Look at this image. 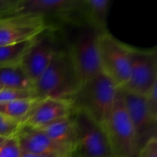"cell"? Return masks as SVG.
Here are the masks:
<instances>
[{
    "mask_svg": "<svg viewBox=\"0 0 157 157\" xmlns=\"http://www.w3.org/2000/svg\"><path fill=\"white\" fill-rule=\"evenodd\" d=\"M118 90L116 84L101 71L81 83L68 101L73 110L84 112L105 129Z\"/></svg>",
    "mask_w": 157,
    "mask_h": 157,
    "instance_id": "cell-1",
    "label": "cell"
},
{
    "mask_svg": "<svg viewBox=\"0 0 157 157\" xmlns=\"http://www.w3.org/2000/svg\"><path fill=\"white\" fill-rule=\"evenodd\" d=\"M67 49H58L50 64L33 84L35 99L58 98L68 101L80 85Z\"/></svg>",
    "mask_w": 157,
    "mask_h": 157,
    "instance_id": "cell-2",
    "label": "cell"
},
{
    "mask_svg": "<svg viewBox=\"0 0 157 157\" xmlns=\"http://www.w3.org/2000/svg\"><path fill=\"white\" fill-rule=\"evenodd\" d=\"M76 129L69 157H115L105 129L80 110L71 113Z\"/></svg>",
    "mask_w": 157,
    "mask_h": 157,
    "instance_id": "cell-3",
    "label": "cell"
},
{
    "mask_svg": "<svg viewBox=\"0 0 157 157\" xmlns=\"http://www.w3.org/2000/svg\"><path fill=\"white\" fill-rule=\"evenodd\" d=\"M105 130L115 157H138L140 147L136 135L120 88Z\"/></svg>",
    "mask_w": 157,
    "mask_h": 157,
    "instance_id": "cell-4",
    "label": "cell"
},
{
    "mask_svg": "<svg viewBox=\"0 0 157 157\" xmlns=\"http://www.w3.org/2000/svg\"><path fill=\"white\" fill-rule=\"evenodd\" d=\"M130 45L117 39L109 32L100 34L98 55L101 71L118 88L125 85L130 74Z\"/></svg>",
    "mask_w": 157,
    "mask_h": 157,
    "instance_id": "cell-5",
    "label": "cell"
},
{
    "mask_svg": "<svg viewBox=\"0 0 157 157\" xmlns=\"http://www.w3.org/2000/svg\"><path fill=\"white\" fill-rule=\"evenodd\" d=\"M99 35L84 23V27L74 37L67 49L81 83L101 72L98 48Z\"/></svg>",
    "mask_w": 157,
    "mask_h": 157,
    "instance_id": "cell-6",
    "label": "cell"
},
{
    "mask_svg": "<svg viewBox=\"0 0 157 157\" xmlns=\"http://www.w3.org/2000/svg\"><path fill=\"white\" fill-rule=\"evenodd\" d=\"M130 74L124 90L146 96L157 84L156 47L141 49L130 47Z\"/></svg>",
    "mask_w": 157,
    "mask_h": 157,
    "instance_id": "cell-7",
    "label": "cell"
},
{
    "mask_svg": "<svg viewBox=\"0 0 157 157\" xmlns=\"http://www.w3.org/2000/svg\"><path fill=\"white\" fill-rule=\"evenodd\" d=\"M47 19L35 14H17L0 20V46L34 39L48 29Z\"/></svg>",
    "mask_w": 157,
    "mask_h": 157,
    "instance_id": "cell-8",
    "label": "cell"
},
{
    "mask_svg": "<svg viewBox=\"0 0 157 157\" xmlns=\"http://www.w3.org/2000/svg\"><path fill=\"white\" fill-rule=\"evenodd\" d=\"M120 89L140 150L150 140L157 137V119L150 113L145 96Z\"/></svg>",
    "mask_w": 157,
    "mask_h": 157,
    "instance_id": "cell-9",
    "label": "cell"
},
{
    "mask_svg": "<svg viewBox=\"0 0 157 157\" xmlns=\"http://www.w3.org/2000/svg\"><path fill=\"white\" fill-rule=\"evenodd\" d=\"M52 31L49 27L35 38L19 64L33 84L47 68L58 49Z\"/></svg>",
    "mask_w": 157,
    "mask_h": 157,
    "instance_id": "cell-10",
    "label": "cell"
},
{
    "mask_svg": "<svg viewBox=\"0 0 157 157\" xmlns=\"http://www.w3.org/2000/svg\"><path fill=\"white\" fill-rule=\"evenodd\" d=\"M17 14H35L65 21L82 18V0H20Z\"/></svg>",
    "mask_w": 157,
    "mask_h": 157,
    "instance_id": "cell-11",
    "label": "cell"
},
{
    "mask_svg": "<svg viewBox=\"0 0 157 157\" xmlns=\"http://www.w3.org/2000/svg\"><path fill=\"white\" fill-rule=\"evenodd\" d=\"M21 153L69 157L70 151L54 142L41 129L21 124L15 133Z\"/></svg>",
    "mask_w": 157,
    "mask_h": 157,
    "instance_id": "cell-12",
    "label": "cell"
},
{
    "mask_svg": "<svg viewBox=\"0 0 157 157\" xmlns=\"http://www.w3.org/2000/svg\"><path fill=\"white\" fill-rule=\"evenodd\" d=\"M73 112L69 101L58 98L38 100L21 124L41 128L47 124L71 115Z\"/></svg>",
    "mask_w": 157,
    "mask_h": 157,
    "instance_id": "cell-13",
    "label": "cell"
},
{
    "mask_svg": "<svg viewBox=\"0 0 157 157\" xmlns=\"http://www.w3.org/2000/svg\"><path fill=\"white\" fill-rule=\"evenodd\" d=\"M110 0H82V18L84 23L99 34L108 32L107 16Z\"/></svg>",
    "mask_w": 157,
    "mask_h": 157,
    "instance_id": "cell-14",
    "label": "cell"
},
{
    "mask_svg": "<svg viewBox=\"0 0 157 157\" xmlns=\"http://www.w3.org/2000/svg\"><path fill=\"white\" fill-rule=\"evenodd\" d=\"M39 129L43 130L54 142L67 149L71 153L76 136L75 124L71 115L53 121Z\"/></svg>",
    "mask_w": 157,
    "mask_h": 157,
    "instance_id": "cell-15",
    "label": "cell"
},
{
    "mask_svg": "<svg viewBox=\"0 0 157 157\" xmlns=\"http://www.w3.org/2000/svg\"><path fill=\"white\" fill-rule=\"evenodd\" d=\"M0 87L2 88L32 90L33 83L20 64L0 67Z\"/></svg>",
    "mask_w": 157,
    "mask_h": 157,
    "instance_id": "cell-16",
    "label": "cell"
},
{
    "mask_svg": "<svg viewBox=\"0 0 157 157\" xmlns=\"http://www.w3.org/2000/svg\"><path fill=\"white\" fill-rule=\"evenodd\" d=\"M38 100L23 99L0 104V114L21 124Z\"/></svg>",
    "mask_w": 157,
    "mask_h": 157,
    "instance_id": "cell-17",
    "label": "cell"
},
{
    "mask_svg": "<svg viewBox=\"0 0 157 157\" xmlns=\"http://www.w3.org/2000/svg\"><path fill=\"white\" fill-rule=\"evenodd\" d=\"M34 40L0 46V67L19 64Z\"/></svg>",
    "mask_w": 157,
    "mask_h": 157,
    "instance_id": "cell-18",
    "label": "cell"
},
{
    "mask_svg": "<svg viewBox=\"0 0 157 157\" xmlns=\"http://www.w3.org/2000/svg\"><path fill=\"white\" fill-rule=\"evenodd\" d=\"M21 154L15 135L0 136V157H21Z\"/></svg>",
    "mask_w": 157,
    "mask_h": 157,
    "instance_id": "cell-19",
    "label": "cell"
},
{
    "mask_svg": "<svg viewBox=\"0 0 157 157\" xmlns=\"http://www.w3.org/2000/svg\"><path fill=\"white\" fill-rule=\"evenodd\" d=\"M23 99H35L32 90L8 88L0 90V104Z\"/></svg>",
    "mask_w": 157,
    "mask_h": 157,
    "instance_id": "cell-20",
    "label": "cell"
},
{
    "mask_svg": "<svg viewBox=\"0 0 157 157\" xmlns=\"http://www.w3.org/2000/svg\"><path fill=\"white\" fill-rule=\"evenodd\" d=\"M19 122L12 121L3 115L0 114V136H14L19 128Z\"/></svg>",
    "mask_w": 157,
    "mask_h": 157,
    "instance_id": "cell-21",
    "label": "cell"
},
{
    "mask_svg": "<svg viewBox=\"0 0 157 157\" xmlns=\"http://www.w3.org/2000/svg\"><path fill=\"white\" fill-rule=\"evenodd\" d=\"M20 0H0V20L17 15Z\"/></svg>",
    "mask_w": 157,
    "mask_h": 157,
    "instance_id": "cell-22",
    "label": "cell"
},
{
    "mask_svg": "<svg viewBox=\"0 0 157 157\" xmlns=\"http://www.w3.org/2000/svg\"><path fill=\"white\" fill-rule=\"evenodd\" d=\"M138 157H157V137L152 138L140 149Z\"/></svg>",
    "mask_w": 157,
    "mask_h": 157,
    "instance_id": "cell-23",
    "label": "cell"
},
{
    "mask_svg": "<svg viewBox=\"0 0 157 157\" xmlns=\"http://www.w3.org/2000/svg\"><path fill=\"white\" fill-rule=\"evenodd\" d=\"M145 98L150 113L157 119V84L152 87L145 96Z\"/></svg>",
    "mask_w": 157,
    "mask_h": 157,
    "instance_id": "cell-24",
    "label": "cell"
},
{
    "mask_svg": "<svg viewBox=\"0 0 157 157\" xmlns=\"http://www.w3.org/2000/svg\"><path fill=\"white\" fill-rule=\"evenodd\" d=\"M21 157H54L48 156H41V155H35V154H29V153H22Z\"/></svg>",
    "mask_w": 157,
    "mask_h": 157,
    "instance_id": "cell-25",
    "label": "cell"
},
{
    "mask_svg": "<svg viewBox=\"0 0 157 157\" xmlns=\"http://www.w3.org/2000/svg\"><path fill=\"white\" fill-rule=\"evenodd\" d=\"M1 89H2V87H0V90H1Z\"/></svg>",
    "mask_w": 157,
    "mask_h": 157,
    "instance_id": "cell-26",
    "label": "cell"
}]
</instances>
